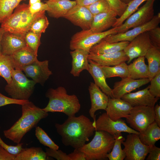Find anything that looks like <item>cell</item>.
Listing matches in <instances>:
<instances>
[{
	"mask_svg": "<svg viewBox=\"0 0 160 160\" xmlns=\"http://www.w3.org/2000/svg\"><path fill=\"white\" fill-rule=\"evenodd\" d=\"M55 127L63 144L74 149L82 147L95 131L93 121L83 115L68 117L63 123H56Z\"/></svg>",
	"mask_w": 160,
	"mask_h": 160,
	"instance_id": "6da1fadb",
	"label": "cell"
},
{
	"mask_svg": "<svg viewBox=\"0 0 160 160\" xmlns=\"http://www.w3.org/2000/svg\"><path fill=\"white\" fill-rule=\"evenodd\" d=\"M20 117L9 129L3 131L5 137L14 143H20L25 135L36 127L41 119L49 115L48 112L28 101L21 105Z\"/></svg>",
	"mask_w": 160,
	"mask_h": 160,
	"instance_id": "7a4b0ae2",
	"label": "cell"
},
{
	"mask_svg": "<svg viewBox=\"0 0 160 160\" xmlns=\"http://www.w3.org/2000/svg\"><path fill=\"white\" fill-rule=\"evenodd\" d=\"M45 95L49 99V102L42 109L46 112H62L71 117L75 116L80 109L81 104L77 97L74 94H68L63 87L50 88Z\"/></svg>",
	"mask_w": 160,
	"mask_h": 160,
	"instance_id": "3957f363",
	"label": "cell"
},
{
	"mask_svg": "<svg viewBox=\"0 0 160 160\" xmlns=\"http://www.w3.org/2000/svg\"><path fill=\"white\" fill-rule=\"evenodd\" d=\"M45 11L32 15L29 9V4H19L14 12L1 24L6 31L25 36L29 31L33 22L45 15Z\"/></svg>",
	"mask_w": 160,
	"mask_h": 160,
	"instance_id": "277c9868",
	"label": "cell"
},
{
	"mask_svg": "<svg viewBox=\"0 0 160 160\" xmlns=\"http://www.w3.org/2000/svg\"><path fill=\"white\" fill-rule=\"evenodd\" d=\"M114 141L113 135L104 131H96L92 140L79 148L85 154L86 160H106Z\"/></svg>",
	"mask_w": 160,
	"mask_h": 160,
	"instance_id": "5b68a950",
	"label": "cell"
},
{
	"mask_svg": "<svg viewBox=\"0 0 160 160\" xmlns=\"http://www.w3.org/2000/svg\"><path fill=\"white\" fill-rule=\"evenodd\" d=\"M36 83L28 79L21 70L15 69L12 73V80L7 84L5 90L12 98L28 100L33 94Z\"/></svg>",
	"mask_w": 160,
	"mask_h": 160,
	"instance_id": "8992f818",
	"label": "cell"
},
{
	"mask_svg": "<svg viewBox=\"0 0 160 160\" xmlns=\"http://www.w3.org/2000/svg\"><path fill=\"white\" fill-rule=\"evenodd\" d=\"M118 27L113 28L103 32L95 33L90 29L83 30L73 35L70 43L71 50L81 49L89 52L91 48L107 36L117 33Z\"/></svg>",
	"mask_w": 160,
	"mask_h": 160,
	"instance_id": "52a82bcc",
	"label": "cell"
},
{
	"mask_svg": "<svg viewBox=\"0 0 160 160\" xmlns=\"http://www.w3.org/2000/svg\"><path fill=\"white\" fill-rule=\"evenodd\" d=\"M154 107L146 106L132 107L129 116L126 118L131 128L140 133L155 121Z\"/></svg>",
	"mask_w": 160,
	"mask_h": 160,
	"instance_id": "ba28073f",
	"label": "cell"
},
{
	"mask_svg": "<svg viewBox=\"0 0 160 160\" xmlns=\"http://www.w3.org/2000/svg\"><path fill=\"white\" fill-rule=\"evenodd\" d=\"M155 1H147L142 6L129 16L124 23L118 27L117 33L125 32L130 28L143 25L151 21L154 16L153 5Z\"/></svg>",
	"mask_w": 160,
	"mask_h": 160,
	"instance_id": "9c48e42d",
	"label": "cell"
},
{
	"mask_svg": "<svg viewBox=\"0 0 160 160\" xmlns=\"http://www.w3.org/2000/svg\"><path fill=\"white\" fill-rule=\"evenodd\" d=\"M138 134H129L126 139L122 142L125 154V160H144L148 154L150 146L144 144Z\"/></svg>",
	"mask_w": 160,
	"mask_h": 160,
	"instance_id": "30bf717a",
	"label": "cell"
},
{
	"mask_svg": "<svg viewBox=\"0 0 160 160\" xmlns=\"http://www.w3.org/2000/svg\"><path fill=\"white\" fill-rule=\"evenodd\" d=\"M95 131H103L113 135L121 132L140 134V133L129 127L124 120L121 119L113 121L106 113L100 115L95 121Z\"/></svg>",
	"mask_w": 160,
	"mask_h": 160,
	"instance_id": "8fae6325",
	"label": "cell"
},
{
	"mask_svg": "<svg viewBox=\"0 0 160 160\" xmlns=\"http://www.w3.org/2000/svg\"><path fill=\"white\" fill-rule=\"evenodd\" d=\"M160 22V13L154 15L149 22L143 25L132 28L131 30L121 33L111 34L103 39L110 42L122 41L130 42L139 34L158 26Z\"/></svg>",
	"mask_w": 160,
	"mask_h": 160,
	"instance_id": "7c38bea8",
	"label": "cell"
},
{
	"mask_svg": "<svg viewBox=\"0 0 160 160\" xmlns=\"http://www.w3.org/2000/svg\"><path fill=\"white\" fill-rule=\"evenodd\" d=\"M152 46L147 31L139 34L129 42L123 50L129 58L127 63H130L134 58L144 57Z\"/></svg>",
	"mask_w": 160,
	"mask_h": 160,
	"instance_id": "4fadbf2b",
	"label": "cell"
},
{
	"mask_svg": "<svg viewBox=\"0 0 160 160\" xmlns=\"http://www.w3.org/2000/svg\"><path fill=\"white\" fill-rule=\"evenodd\" d=\"M93 15L86 7L77 4L63 17L83 30L90 29Z\"/></svg>",
	"mask_w": 160,
	"mask_h": 160,
	"instance_id": "5bb4252c",
	"label": "cell"
},
{
	"mask_svg": "<svg viewBox=\"0 0 160 160\" xmlns=\"http://www.w3.org/2000/svg\"><path fill=\"white\" fill-rule=\"evenodd\" d=\"M49 62L47 60L40 61L37 60L24 68L23 71L36 84L42 85L52 74L49 68Z\"/></svg>",
	"mask_w": 160,
	"mask_h": 160,
	"instance_id": "9a60e30c",
	"label": "cell"
},
{
	"mask_svg": "<svg viewBox=\"0 0 160 160\" xmlns=\"http://www.w3.org/2000/svg\"><path fill=\"white\" fill-rule=\"evenodd\" d=\"M150 81L148 78L135 79L129 77L122 78L115 82L112 93L114 98L121 99L124 95L130 93L144 85Z\"/></svg>",
	"mask_w": 160,
	"mask_h": 160,
	"instance_id": "2e32d148",
	"label": "cell"
},
{
	"mask_svg": "<svg viewBox=\"0 0 160 160\" xmlns=\"http://www.w3.org/2000/svg\"><path fill=\"white\" fill-rule=\"evenodd\" d=\"M88 89L91 101V107L89 113L93 120V124L95 127V113L98 110H105L109 97L94 82H90Z\"/></svg>",
	"mask_w": 160,
	"mask_h": 160,
	"instance_id": "e0dca14e",
	"label": "cell"
},
{
	"mask_svg": "<svg viewBox=\"0 0 160 160\" xmlns=\"http://www.w3.org/2000/svg\"><path fill=\"white\" fill-rule=\"evenodd\" d=\"M148 89L149 86L136 92L127 94L121 99L129 103L132 107L146 106L153 107L159 97L152 96Z\"/></svg>",
	"mask_w": 160,
	"mask_h": 160,
	"instance_id": "ac0fdd59",
	"label": "cell"
},
{
	"mask_svg": "<svg viewBox=\"0 0 160 160\" xmlns=\"http://www.w3.org/2000/svg\"><path fill=\"white\" fill-rule=\"evenodd\" d=\"M132 107L121 99L109 97L105 111L109 117L113 121L123 118H127Z\"/></svg>",
	"mask_w": 160,
	"mask_h": 160,
	"instance_id": "d6986e66",
	"label": "cell"
},
{
	"mask_svg": "<svg viewBox=\"0 0 160 160\" xmlns=\"http://www.w3.org/2000/svg\"><path fill=\"white\" fill-rule=\"evenodd\" d=\"M26 45L24 36L6 31L1 41V54L11 55Z\"/></svg>",
	"mask_w": 160,
	"mask_h": 160,
	"instance_id": "ffe728a7",
	"label": "cell"
},
{
	"mask_svg": "<svg viewBox=\"0 0 160 160\" xmlns=\"http://www.w3.org/2000/svg\"><path fill=\"white\" fill-rule=\"evenodd\" d=\"M117 16V14L112 10L94 16L90 30L95 33L106 31L115 24Z\"/></svg>",
	"mask_w": 160,
	"mask_h": 160,
	"instance_id": "44dd1931",
	"label": "cell"
},
{
	"mask_svg": "<svg viewBox=\"0 0 160 160\" xmlns=\"http://www.w3.org/2000/svg\"><path fill=\"white\" fill-rule=\"evenodd\" d=\"M88 59L101 66H113L128 60V57L124 50L119 52L102 54L89 53Z\"/></svg>",
	"mask_w": 160,
	"mask_h": 160,
	"instance_id": "7402d4cb",
	"label": "cell"
},
{
	"mask_svg": "<svg viewBox=\"0 0 160 160\" xmlns=\"http://www.w3.org/2000/svg\"><path fill=\"white\" fill-rule=\"evenodd\" d=\"M88 71L92 77L94 83L109 97L114 98L112 93V89L106 81V78L101 66L94 61L88 59Z\"/></svg>",
	"mask_w": 160,
	"mask_h": 160,
	"instance_id": "603a6c76",
	"label": "cell"
},
{
	"mask_svg": "<svg viewBox=\"0 0 160 160\" xmlns=\"http://www.w3.org/2000/svg\"><path fill=\"white\" fill-rule=\"evenodd\" d=\"M13 59L15 68L23 71V69L37 59V54L27 45L11 55Z\"/></svg>",
	"mask_w": 160,
	"mask_h": 160,
	"instance_id": "cb8c5ba5",
	"label": "cell"
},
{
	"mask_svg": "<svg viewBox=\"0 0 160 160\" xmlns=\"http://www.w3.org/2000/svg\"><path fill=\"white\" fill-rule=\"evenodd\" d=\"M72 58V68L70 73L74 76L78 77L84 70H88V56L89 52L81 49H76L70 52Z\"/></svg>",
	"mask_w": 160,
	"mask_h": 160,
	"instance_id": "d4e9b609",
	"label": "cell"
},
{
	"mask_svg": "<svg viewBox=\"0 0 160 160\" xmlns=\"http://www.w3.org/2000/svg\"><path fill=\"white\" fill-rule=\"evenodd\" d=\"M49 6V10L47 11L50 17L58 18L63 17L76 4V1L62 0L58 1H45Z\"/></svg>",
	"mask_w": 160,
	"mask_h": 160,
	"instance_id": "484cf974",
	"label": "cell"
},
{
	"mask_svg": "<svg viewBox=\"0 0 160 160\" xmlns=\"http://www.w3.org/2000/svg\"><path fill=\"white\" fill-rule=\"evenodd\" d=\"M129 42L128 41L110 42L103 39L91 48L89 53L102 54L119 52L123 50Z\"/></svg>",
	"mask_w": 160,
	"mask_h": 160,
	"instance_id": "4316f807",
	"label": "cell"
},
{
	"mask_svg": "<svg viewBox=\"0 0 160 160\" xmlns=\"http://www.w3.org/2000/svg\"><path fill=\"white\" fill-rule=\"evenodd\" d=\"M144 57H140L128 65V77L135 79L148 78V65L145 63Z\"/></svg>",
	"mask_w": 160,
	"mask_h": 160,
	"instance_id": "83f0119b",
	"label": "cell"
},
{
	"mask_svg": "<svg viewBox=\"0 0 160 160\" xmlns=\"http://www.w3.org/2000/svg\"><path fill=\"white\" fill-rule=\"evenodd\" d=\"M144 57L148 62V78L150 80L160 71V49L152 46Z\"/></svg>",
	"mask_w": 160,
	"mask_h": 160,
	"instance_id": "f1b7e54d",
	"label": "cell"
},
{
	"mask_svg": "<svg viewBox=\"0 0 160 160\" xmlns=\"http://www.w3.org/2000/svg\"><path fill=\"white\" fill-rule=\"evenodd\" d=\"M140 139L144 144L152 146L160 139V128L156 123L148 126L144 131L139 135Z\"/></svg>",
	"mask_w": 160,
	"mask_h": 160,
	"instance_id": "f546056e",
	"label": "cell"
},
{
	"mask_svg": "<svg viewBox=\"0 0 160 160\" xmlns=\"http://www.w3.org/2000/svg\"><path fill=\"white\" fill-rule=\"evenodd\" d=\"M48 157L42 149L40 147H31L23 148L16 155L15 160H47Z\"/></svg>",
	"mask_w": 160,
	"mask_h": 160,
	"instance_id": "4dcf8cb0",
	"label": "cell"
},
{
	"mask_svg": "<svg viewBox=\"0 0 160 160\" xmlns=\"http://www.w3.org/2000/svg\"><path fill=\"white\" fill-rule=\"evenodd\" d=\"M15 69L11 55H0V76L3 78L7 84L11 81L12 73Z\"/></svg>",
	"mask_w": 160,
	"mask_h": 160,
	"instance_id": "1f68e13d",
	"label": "cell"
},
{
	"mask_svg": "<svg viewBox=\"0 0 160 160\" xmlns=\"http://www.w3.org/2000/svg\"><path fill=\"white\" fill-rule=\"evenodd\" d=\"M101 66L106 79L115 77L121 79L128 77V65L125 62L113 66Z\"/></svg>",
	"mask_w": 160,
	"mask_h": 160,
	"instance_id": "d6a6232c",
	"label": "cell"
},
{
	"mask_svg": "<svg viewBox=\"0 0 160 160\" xmlns=\"http://www.w3.org/2000/svg\"><path fill=\"white\" fill-rule=\"evenodd\" d=\"M115 141L111 151L107 155V159L109 160H123L126 157L125 153L122 149V142L125 140L121 132L113 135Z\"/></svg>",
	"mask_w": 160,
	"mask_h": 160,
	"instance_id": "836d02e7",
	"label": "cell"
},
{
	"mask_svg": "<svg viewBox=\"0 0 160 160\" xmlns=\"http://www.w3.org/2000/svg\"><path fill=\"white\" fill-rule=\"evenodd\" d=\"M25 0H0V23L12 13L21 1Z\"/></svg>",
	"mask_w": 160,
	"mask_h": 160,
	"instance_id": "e575fe53",
	"label": "cell"
},
{
	"mask_svg": "<svg viewBox=\"0 0 160 160\" xmlns=\"http://www.w3.org/2000/svg\"><path fill=\"white\" fill-rule=\"evenodd\" d=\"M148 0H132L127 4V7L121 16L117 18L112 27H118L121 25L131 15L135 12L143 2Z\"/></svg>",
	"mask_w": 160,
	"mask_h": 160,
	"instance_id": "d590c367",
	"label": "cell"
},
{
	"mask_svg": "<svg viewBox=\"0 0 160 160\" xmlns=\"http://www.w3.org/2000/svg\"><path fill=\"white\" fill-rule=\"evenodd\" d=\"M35 135L39 142L43 145L53 150H57L59 146L50 138L46 132L39 126L36 127Z\"/></svg>",
	"mask_w": 160,
	"mask_h": 160,
	"instance_id": "8d00e7d4",
	"label": "cell"
},
{
	"mask_svg": "<svg viewBox=\"0 0 160 160\" xmlns=\"http://www.w3.org/2000/svg\"><path fill=\"white\" fill-rule=\"evenodd\" d=\"M41 34L29 31L25 35V39L27 45L37 54L38 50L41 43Z\"/></svg>",
	"mask_w": 160,
	"mask_h": 160,
	"instance_id": "74e56055",
	"label": "cell"
},
{
	"mask_svg": "<svg viewBox=\"0 0 160 160\" xmlns=\"http://www.w3.org/2000/svg\"><path fill=\"white\" fill-rule=\"evenodd\" d=\"M49 24V20L45 15L39 17L32 23L29 31L34 33H44Z\"/></svg>",
	"mask_w": 160,
	"mask_h": 160,
	"instance_id": "f35d334b",
	"label": "cell"
},
{
	"mask_svg": "<svg viewBox=\"0 0 160 160\" xmlns=\"http://www.w3.org/2000/svg\"><path fill=\"white\" fill-rule=\"evenodd\" d=\"M86 7L94 16L111 11L110 6L106 0H99Z\"/></svg>",
	"mask_w": 160,
	"mask_h": 160,
	"instance_id": "ab89813d",
	"label": "cell"
},
{
	"mask_svg": "<svg viewBox=\"0 0 160 160\" xmlns=\"http://www.w3.org/2000/svg\"><path fill=\"white\" fill-rule=\"evenodd\" d=\"M149 91L155 97H160V71L150 80Z\"/></svg>",
	"mask_w": 160,
	"mask_h": 160,
	"instance_id": "60d3db41",
	"label": "cell"
},
{
	"mask_svg": "<svg viewBox=\"0 0 160 160\" xmlns=\"http://www.w3.org/2000/svg\"><path fill=\"white\" fill-rule=\"evenodd\" d=\"M111 10L114 12L119 17L125 11L127 4L122 2L121 0H106Z\"/></svg>",
	"mask_w": 160,
	"mask_h": 160,
	"instance_id": "b9f144b4",
	"label": "cell"
},
{
	"mask_svg": "<svg viewBox=\"0 0 160 160\" xmlns=\"http://www.w3.org/2000/svg\"><path fill=\"white\" fill-rule=\"evenodd\" d=\"M147 32L152 45L160 49V28L158 26Z\"/></svg>",
	"mask_w": 160,
	"mask_h": 160,
	"instance_id": "7bdbcfd3",
	"label": "cell"
},
{
	"mask_svg": "<svg viewBox=\"0 0 160 160\" xmlns=\"http://www.w3.org/2000/svg\"><path fill=\"white\" fill-rule=\"evenodd\" d=\"M45 150L48 157H52L57 160H70L68 155L61 150H55L46 148Z\"/></svg>",
	"mask_w": 160,
	"mask_h": 160,
	"instance_id": "ee69618b",
	"label": "cell"
},
{
	"mask_svg": "<svg viewBox=\"0 0 160 160\" xmlns=\"http://www.w3.org/2000/svg\"><path fill=\"white\" fill-rule=\"evenodd\" d=\"M28 101L15 99L5 96L0 92V107L13 104L22 105Z\"/></svg>",
	"mask_w": 160,
	"mask_h": 160,
	"instance_id": "f6af8a7d",
	"label": "cell"
},
{
	"mask_svg": "<svg viewBox=\"0 0 160 160\" xmlns=\"http://www.w3.org/2000/svg\"><path fill=\"white\" fill-rule=\"evenodd\" d=\"M17 144L15 146L8 145L4 142L0 137V145L12 154H18L23 148L22 146L23 145V143H20Z\"/></svg>",
	"mask_w": 160,
	"mask_h": 160,
	"instance_id": "bcb514c9",
	"label": "cell"
},
{
	"mask_svg": "<svg viewBox=\"0 0 160 160\" xmlns=\"http://www.w3.org/2000/svg\"><path fill=\"white\" fill-rule=\"evenodd\" d=\"M49 9L48 5L46 3H44L41 1L29 5V11L33 15L41 12L47 11Z\"/></svg>",
	"mask_w": 160,
	"mask_h": 160,
	"instance_id": "7dc6e473",
	"label": "cell"
},
{
	"mask_svg": "<svg viewBox=\"0 0 160 160\" xmlns=\"http://www.w3.org/2000/svg\"><path fill=\"white\" fill-rule=\"evenodd\" d=\"M147 160H160V148L155 145L150 147Z\"/></svg>",
	"mask_w": 160,
	"mask_h": 160,
	"instance_id": "c3c4849f",
	"label": "cell"
},
{
	"mask_svg": "<svg viewBox=\"0 0 160 160\" xmlns=\"http://www.w3.org/2000/svg\"><path fill=\"white\" fill-rule=\"evenodd\" d=\"M68 155L70 160H86L85 154L79 148H75L73 152Z\"/></svg>",
	"mask_w": 160,
	"mask_h": 160,
	"instance_id": "681fc988",
	"label": "cell"
},
{
	"mask_svg": "<svg viewBox=\"0 0 160 160\" xmlns=\"http://www.w3.org/2000/svg\"><path fill=\"white\" fill-rule=\"evenodd\" d=\"M16 155L10 153L0 145V160H15Z\"/></svg>",
	"mask_w": 160,
	"mask_h": 160,
	"instance_id": "f907efd6",
	"label": "cell"
},
{
	"mask_svg": "<svg viewBox=\"0 0 160 160\" xmlns=\"http://www.w3.org/2000/svg\"><path fill=\"white\" fill-rule=\"evenodd\" d=\"M155 112V121L160 127V106L157 104L154 107Z\"/></svg>",
	"mask_w": 160,
	"mask_h": 160,
	"instance_id": "816d5d0a",
	"label": "cell"
},
{
	"mask_svg": "<svg viewBox=\"0 0 160 160\" xmlns=\"http://www.w3.org/2000/svg\"><path fill=\"white\" fill-rule=\"evenodd\" d=\"M99 0H75L77 4L87 7L98 1Z\"/></svg>",
	"mask_w": 160,
	"mask_h": 160,
	"instance_id": "f5cc1de1",
	"label": "cell"
},
{
	"mask_svg": "<svg viewBox=\"0 0 160 160\" xmlns=\"http://www.w3.org/2000/svg\"><path fill=\"white\" fill-rule=\"evenodd\" d=\"M6 31L3 28L1 27L0 28V55L1 54V41L3 35Z\"/></svg>",
	"mask_w": 160,
	"mask_h": 160,
	"instance_id": "db71d44e",
	"label": "cell"
},
{
	"mask_svg": "<svg viewBox=\"0 0 160 160\" xmlns=\"http://www.w3.org/2000/svg\"><path fill=\"white\" fill-rule=\"evenodd\" d=\"M41 0H29V5H31L38 2L41 1Z\"/></svg>",
	"mask_w": 160,
	"mask_h": 160,
	"instance_id": "11a10c76",
	"label": "cell"
},
{
	"mask_svg": "<svg viewBox=\"0 0 160 160\" xmlns=\"http://www.w3.org/2000/svg\"><path fill=\"white\" fill-rule=\"evenodd\" d=\"M121 0L122 2L126 4H128L129 2H130L132 0Z\"/></svg>",
	"mask_w": 160,
	"mask_h": 160,
	"instance_id": "9f6ffc18",
	"label": "cell"
},
{
	"mask_svg": "<svg viewBox=\"0 0 160 160\" xmlns=\"http://www.w3.org/2000/svg\"><path fill=\"white\" fill-rule=\"evenodd\" d=\"M60 0H47V1H60Z\"/></svg>",
	"mask_w": 160,
	"mask_h": 160,
	"instance_id": "6f0895ef",
	"label": "cell"
}]
</instances>
